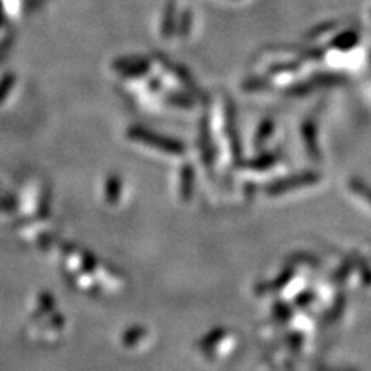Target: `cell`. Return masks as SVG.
Instances as JSON below:
<instances>
[{
    "label": "cell",
    "mask_w": 371,
    "mask_h": 371,
    "mask_svg": "<svg viewBox=\"0 0 371 371\" xmlns=\"http://www.w3.org/2000/svg\"><path fill=\"white\" fill-rule=\"evenodd\" d=\"M309 81L313 82L314 87H331V86H341V84L347 81V78L341 73L326 72V73H316Z\"/></svg>",
    "instance_id": "277c9868"
},
{
    "label": "cell",
    "mask_w": 371,
    "mask_h": 371,
    "mask_svg": "<svg viewBox=\"0 0 371 371\" xmlns=\"http://www.w3.org/2000/svg\"><path fill=\"white\" fill-rule=\"evenodd\" d=\"M300 59L299 61H291V62H278L269 69V73L273 74H282V73H291L300 69Z\"/></svg>",
    "instance_id": "9c48e42d"
},
{
    "label": "cell",
    "mask_w": 371,
    "mask_h": 371,
    "mask_svg": "<svg viewBox=\"0 0 371 371\" xmlns=\"http://www.w3.org/2000/svg\"><path fill=\"white\" fill-rule=\"evenodd\" d=\"M176 2L175 0H167L166 6H164V14H163V21H161V35L164 39H171L175 35V28H176Z\"/></svg>",
    "instance_id": "7a4b0ae2"
},
{
    "label": "cell",
    "mask_w": 371,
    "mask_h": 371,
    "mask_svg": "<svg viewBox=\"0 0 371 371\" xmlns=\"http://www.w3.org/2000/svg\"><path fill=\"white\" fill-rule=\"evenodd\" d=\"M271 87V82H269L268 78H263V76H252V78L246 79L243 84V89L248 91H261Z\"/></svg>",
    "instance_id": "8992f818"
},
{
    "label": "cell",
    "mask_w": 371,
    "mask_h": 371,
    "mask_svg": "<svg viewBox=\"0 0 371 371\" xmlns=\"http://www.w3.org/2000/svg\"><path fill=\"white\" fill-rule=\"evenodd\" d=\"M336 27H337L336 22L320 23V25H317V27H314L313 30H311V31L308 33V36H309V39H316V38H319L320 35H325V33L333 31Z\"/></svg>",
    "instance_id": "30bf717a"
},
{
    "label": "cell",
    "mask_w": 371,
    "mask_h": 371,
    "mask_svg": "<svg viewBox=\"0 0 371 371\" xmlns=\"http://www.w3.org/2000/svg\"><path fill=\"white\" fill-rule=\"evenodd\" d=\"M299 52V59L300 61H305V59H309V61H317V59H322L326 53L325 48L314 47V48H300Z\"/></svg>",
    "instance_id": "52a82bcc"
},
{
    "label": "cell",
    "mask_w": 371,
    "mask_h": 371,
    "mask_svg": "<svg viewBox=\"0 0 371 371\" xmlns=\"http://www.w3.org/2000/svg\"><path fill=\"white\" fill-rule=\"evenodd\" d=\"M314 86L311 81H302L297 84H292V86L288 89V95L291 96H303V95H308L309 91H313Z\"/></svg>",
    "instance_id": "ba28073f"
},
{
    "label": "cell",
    "mask_w": 371,
    "mask_h": 371,
    "mask_svg": "<svg viewBox=\"0 0 371 371\" xmlns=\"http://www.w3.org/2000/svg\"><path fill=\"white\" fill-rule=\"evenodd\" d=\"M150 61L142 56L121 57L115 62V69L125 76H144L150 70Z\"/></svg>",
    "instance_id": "6da1fadb"
},
{
    "label": "cell",
    "mask_w": 371,
    "mask_h": 371,
    "mask_svg": "<svg viewBox=\"0 0 371 371\" xmlns=\"http://www.w3.org/2000/svg\"><path fill=\"white\" fill-rule=\"evenodd\" d=\"M190 30H192V13H190V10H184L180 16V19L176 21L175 33L181 39H186L190 35Z\"/></svg>",
    "instance_id": "5b68a950"
},
{
    "label": "cell",
    "mask_w": 371,
    "mask_h": 371,
    "mask_svg": "<svg viewBox=\"0 0 371 371\" xmlns=\"http://www.w3.org/2000/svg\"><path fill=\"white\" fill-rule=\"evenodd\" d=\"M370 62H371V55H370Z\"/></svg>",
    "instance_id": "7c38bea8"
},
{
    "label": "cell",
    "mask_w": 371,
    "mask_h": 371,
    "mask_svg": "<svg viewBox=\"0 0 371 371\" xmlns=\"http://www.w3.org/2000/svg\"><path fill=\"white\" fill-rule=\"evenodd\" d=\"M169 103H172L175 105H180V107H192L193 105V101L190 98H188L186 95H180V93H169L166 96Z\"/></svg>",
    "instance_id": "8fae6325"
},
{
    "label": "cell",
    "mask_w": 371,
    "mask_h": 371,
    "mask_svg": "<svg viewBox=\"0 0 371 371\" xmlns=\"http://www.w3.org/2000/svg\"><path fill=\"white\" fill-rule=\"evenodd\" d=\"M359 44V33L356 30H347L342 31L331 40V47L339 52H348Z\"/></svg>",
    "instance_id": "3957f363"
}]
</instances>
